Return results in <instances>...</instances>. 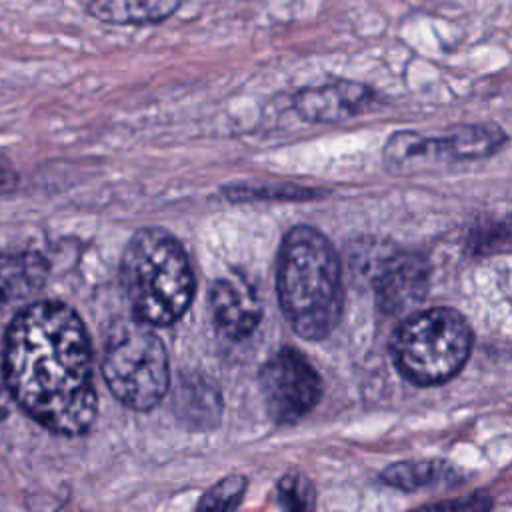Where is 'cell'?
Here are the masks:
<instances>
[{
  "label": "cell",
  "instance_id": "obj_7",
  "mask_svg": "<svg viewBox=\"0 0 512 512\" xmlns=\"http://www.w3.org/2000/svg\"><path fill=\"white\" fill-rule=\"evenodd\" d=\"M258 384L268 416L276 424H294L322 398V378L294 348H282L260 368Z\"/></svg>",
  "mask_w": 512,
  "mask_h": 512
},
{
  "label": "cell",
  "instance_id": "obj_8",
  "mask_svg": "<svg viewBox=\"0 0 512 512\" xmlns=\"http://www.w3.org/2000/svg\"><path fill=\"white\" fill-rule=\"evenodd\" d=\"M374 88L354 80H336L320 86L300 88L292 96L296 114L310 124H338L374 106Z\"/></svg>",
  "mask_w": 512,
  "mask_h": 512
},
{
  "label": "cell",
  "instance_id": "obj_2",
  "mask_svg": "<svg viewBox=\"0 0 512 512\" xmlns=\"http://www.w3.org/2000/svg\"><path fill=\"white\" fill-rule=\"evenodd\" d=\"M276 290L292 330L304 340H322L338 324L344 302L340 258L314 226H292L278 250Z\"/></svg>",
  "mask_w": 512,
  "mask_h": 512
},
{
  "label": "cell",
  "instance_id": "obj_6",
  "mask_svg": "<svg viewBox=\"0 0 512 512\" xmlns=\"http://www.w3.org/2000/svg\"><path fill=\"white\" fill-rule=\"evenodd\" d=\"M508 142L504 128L492 122L460 124L442 136L416 130H396L382 146V160L390 172H416L444 164L476 162L498 154Z\"/></svg>",
  "mask_w": 512,
  "mask_h": 512
},
{
  "label": "cell",
  "instance_id": "obj_12",
  "mask_svg": "<svg viewBox=\"0 0 512 512\" xmlns=\"http://www.w3.org/2000/svg\"><path fill=\"white\" fill-rule=\"evenodd\" d=\"M46 278L48 262L40 254H0V306L36 294Z\"/></svg>",
  "mask_w": 512,
  "mask_h": 512
},
{
  "label": "cell",
  "instance_id": "obj_16",
  "mask_svg": "<svg viewBox=\"0 0 512 512\" xmlns=\"http://www.w3.org/2000/svg\"><path fill=\"white\" fill-rule=\"evenodd\" d=\"M246 490V476L228 474L212 484L198 500L196 512H232Z\"/></svg>",
  "mask_w": 512,
  "mask_h": 512
},
{
  "label": "cell",
  "instance_id": "obj_1",
  "mask_svg": "<svg viewBox=\"0 0 512 512\" xmlns=\"http://www.w3.org/2000/svg\"><path fill=\"white\" fill-rule=\"evenodd\" d=\"M6 386L38 424L80 436L96 420L92 348L78 314L62 302H34L8 326Z\"/></svg>",
  "mask_w": 512,
  "mask_h": 512
},
{
  "label": "cell",
  "instance_id": "obj_3",
  "mask_svg": "<svg viewBox=\"0 0 512 512\" xmlns=\"http://www.w3.org/2000/svg\"><path fill=\"white\" fill-rule=\"evenodd\" d=\"M122 288L134 318L150 326L176 322L194 296V274L182 244L162 228H140L120 262Z\"/></svg>",
  "mask_w": 512,
  "mask_h": 512
},
{
  "label": "cell",
  "instance_id": "obj_9",
  "mask_svg": "<svg viewBox=\"0 0 512 512\" xmlns=\"http://www.w3.org/2000/svg\"><path fill=\"white\" fill-rule=\"evenodd\" d=\"M208 306L216 328L230 340L248 338L262 320V304L256 290L238 274H226L214 280Z\"/></svg>",
  "mask_w": 512,
  "mask_h": 512
},
{
  "label": "cell",
  "instance_id": "obj_15",
  "mask_svg": "<svg viewBox=\"0 0 512 512\" xmlns=\"http://www.w3.org/2000/svg\"><path fill=\"white\" fill-rule=\"evenodd\" d=\"M276 498L282 512H314V484L302 472L284 474L276 484Z\"/></svg>",
  "mask_w": 512,
  "mask_h": 512
},
{
  "label": "cell",
  "instance_id": "obj_4",
  "mask_svg": "<svg viewBox=\"0 0 512 512\" xmlns=\"http://www.w3.org/2000/svg\"><path fill=\"white\" fill-rule=\"evenodd\" d=\"M470 350V324L458 310L446 306L408 316L392 340L396 368L416 386H436L454 378Z\"/></svg>",
  "mask_w": 512,
  "mask_h": 512
},
{
  "label": "cell",
  "instance_id": "obj_18",
  "mask_svg": "<svg viewBox=\"0 0 512 512\" xmlns=\"http://www.w3.org/2000/svg\"><path fill=\"white\" fill-rule=\"evenodd\" d=\"M18 180V172L14 170L12 162L0 152V196L12 192L18 186Z\"/></svg>",
  "mask_w": 512,
  "mask_h": 512
},
{
  "label": "cell",
  "instance_id": "obj_13",
  "mask_svg": "<svg viewBox=\"0 0 512 512\" xmlns=\"http://www.w3.org/2000/svg\"><path fill=\"white\" fill-rule=\"evenodd\" d=\"M456 478V468L444 460H412L390 464L382 472V482L402 492H416L428 486H440Z\"/></svg>",
  "mask_w": 512,
  "mask_h": 512
},
{
  "label": "cell",
  "instance_id": "obj_17",
  "mask_svg": "<svg viewBox=\"0 0 512 512\" xmlns=\"http://www.w3.org/2000/svg\"><path fill=\"white\" fill-rule=\"evenodd\" d=\"M490 510H492V498L484 492H474L460 498L442 500V502L418 508L414 512H490Z\"/></svg>",
  "mask_w": 512,
  "mask_h": 512
},
{
  "label": "cell",
  "instance_id": "obj_5",
  "mask_svg": "<svg viewBox=\"0 0 512 512\" xmlns=\"http://www.w3.org/2000/svg\"><path fill=\"white\" fill-rule=\"evenodd\" d=\"M102 374L124 406L152 410L170 386L168 354L160 336L138 318L116 320L104 338Z\"/></svg>",
  "mask_w": 512,
  "mask_h": 512
},
{
  "label": "cell",
  "instance_id": "obj_14",
  "mask_svg": "<svg viewBox=\"0 0 512 512\" xmlns=\"http://www.w3.org/2000/svg\"><path fill=\"white\" fill-rule=\"evenodd\" d=\"M228 200L246 202V200H312L320 198L326 192L300 186V184H232L224 188Z\"/></svg>",
  "mask_w": 512,
  "mask_h": 512
},
{
  "label": "cell",
  "instance_id": "obj_10",
  "mask_svg": "<svg viewBox=\"0 0 512 512\" xmlns=\"http://www.w3.org/2000/svg\"><path fill=\"white\" fill-rule=\"evenodd\" d=\"M378 306L388 314L410 310L426 292L424 262L406 254H392L380 262L374 276Z\"/></svg>",
  "mask_w": 512,
  "mask_h": 512
},
{
  "label": "cell",
  "instance_id": "obj_11",
  "mask_svg": "<svg viewBox=\"0 0 512 512\" xmlns=\"http://www.w3.org/2000/svg\"><path fill=\"white\" fill-rule=\"evenodd\" d=\"M182 0H88L86 14L108 26H152L168 20Z\"/></svg>",
  "mask_w": 512,
  "mask_h": 512
},
{
  "label": "cell",
  "instance_id": "obj_19",
  "mask_svg": "<svg viewBox=\"0 0 512 512\" xmlns=\"http://www.w3.org/2000/svg\"><path fill=\"white\" fill-rule=\"evenodd\" d=\"M6 390H8L6 378H4V374L0 372V420L6 416Z\"/></svg>",
  "mask_w": 512,
  "mask_h": 512
}]
</instances>
